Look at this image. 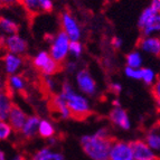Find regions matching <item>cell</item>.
Instances as JSON below:
<instances>
[{"label": "cell", "instance_id": "603a6c76", "mask_svg": "<svg viewBox=\"0 0 160 160\" xmlns=\"http://www.w3.org/2000/svg\"><path fill=\"white\" fill-rule=\"evenodd\" d=\"M38 134H39L42 138L49 139L52 137L55 136V127L51 121L43 119L40 120L39 123V128H38Z\"/></svg>", "mask_w": 160, "mask_h": 160}, {"label": "cell", "instance_id": "d590c367", "mask_svg": "<svg viewBox=\"0 0 160 160\" xmlns=\"http://www.w3.org/2000/svg\"><path fill=\"white\" fill-rule=\"evenodd\" d=\"M111 44L114 48H120L122 46V39L120 37H114L111 40Z\"/></svg>", "mask_w": 160, "mask_h": 160}, {"label": "cell", "instance_id": "d6a6232c", "mask_svg": "<svg viewBox=\"0 0 160 160\" xmlns=\"http://www.w3.org/2000/svg\"><path fill=\"white\" fill-rule=\"evenodd\" d=\"M0 2L3 7H12L17 3H20V0H0Z\"/></svg>", "mask_w": 160, "mask_h": 160}, {"label": "cell", "instance_id": "3957f363", "mask_svg": "<svg viewBox=\"0 0 160 160\" xmlns=\"http://www.w3.org/2000/svg\"><path fill=\"white\" fill-rule=\"evenodd\" d=\"M69 44H71L69 37L66 35V32L61 30L54 37H52L49 54L56 62L62 63L69 54Z\"/></svg>", "mask_w": 160, "mask_h": 160}, {"label": "cell", "instance_id": "9a60e30c", "mask_svg": "<svg viewBox=\"0 0 160 160\" xmlns=\"http://www.w3.org/2000/svg\"><path fill=\"white\" fill-rule=\"evenodd\" d=\"M27 118L28 117L26 115V113L22 108H19L18 105H13L10 111V114H9L8 122L11 124L13 130L20 131L24 127L25 122H26Z\"/></svg>", "mask_w": 160, "mask_h": 160}, {"label": "cell", "instance_id": "4dcf8cb0", "mask_svg": "<svg viewBox=\"0 0 160 160\" xmlns=\"http://www.w3.org/2000/svg\"><path fill=\"white\" fill-rule=\"evenodd\" d=\"M44 83H45L46 88L49 90V91L53 92L56 88V83H55V80H54L52 76H48V75H45V78H44Z\"/></svg>", "mask_w": 160, "mask_h": 160}, {"label": "cell", "instance_id": "e575fe53", "mask_svg": "<svg viewBox=\"0 0 160 160\" xmlns=\"http://www.w3.org/2000/svg\"><path fill=\"white\" fill-rule=\"evenodd\" d=\"M66 71L68 73H74L78 71V64L75 62H68L66 64Z\"/></svg>", "mask_w": 160, "mask_h": 160}, {"label": "cell", "instance_id": "d6986e66", "mask_svg": "<svg viewBox=\"0 0 160 160\" xmlns=\"http://www.w3.org/2000/svg\"><path fill=\"white\" fill-rule=\"evenodd\" d=\"M0 29H1V32H2V36L18 34L19 25L13 19L2 16L1 19H0Z\"/></svg>", "mask_w": 160, "mask_h": 160}, {"label": "cell", "instance_id": "4316f807", "mask_svg": "<svg viewBox=\"0 0 160 160\" xmlns=\"http://www.w3.org/2000/svg\"><path fill=\"white\" fill-rule=\"evenodd\" d=\"M142 81L147 85H152L156 82V73L153 69L148 67H142Z\"/></svg>", "mask_w": 160, "mask_h": 160}, {"label": "cell", "instance_id": "6da1fadb", "mask_svg": "<svg viewBox=\"0 0 160 160\" xmlns=\"http://www.w3.org/2000/svg\"><path fill=\"white\" fill-rule=\"evenodd\" d=\"M111 139H103L94 134H88L81 138L83 151L92 160H110V151L112 147Z\"/></svg>", "mask_w": 160, "mask_h": 160}, {"label": "cell", "instance_id": "8fae6325", "mask_svg": "<svg viewBox=\"0 0 160 160\" xmlns=\"http://www.w3.org/2000/svg\"><path fill=\"white\" fill-rule=\"evenodd\" d=\"M109 119L112 122V124L122 130H129L131 128V122L128 117V113L126 112V110L122 109V107L113 108L110 111Z\"/></svg>", "mask_w": 160, "mask_h": 160}, {"label": "cell", "instance_id": "ab89813d", "mask_svg": "<svg viewBox=\"0 0 160 160\" xmlns=\"http://www.w3.org/2000/svg\"><path fill=\"white\" fill-rule=\"evenodd\" d=\"M112 103H113V107H121V104H120V102H119V100H114Z\"/></svg>", "mask_w": 160, "mask_h": 160}, {"label": "cell", "instance_id": "2e32d148", "mask_svg": "<svg viewBox=\"0 0 160 160\" xmlns=\"http://www.w3.org/2000/svg\"><path fill=\"white\" fill-rule=\"evenodd\" d=\"M40 119L37 115H30L27 118L26 122H25L24 127L20 130L22 134L27 139H32L38 133V128H39Z\"/></svg>", "mask_w": 160, "mask_h": 160}, {"label": "cell", "instance_id": "60d3db41", "mask_svg": "<svg viewBox=\"0 0 160 160\" xmlns=\"http://www.w3.org/2000/svg\"><path fill=\"white\" fill-rule=\"evenodd\" d=\"M0 160H6V155L3 151L0 152Z\"/></svg>", "mask_w": 160, "mask_h": 160}, {"label": "cell", "instance_id": "52a82bcc", "mask_svg": "<svg viewBox=\"0 0 160 160\" xmlns=\"http://www.w3.org/2000/svg\"><path fill=\"white\" fill-rule=\"evenodd\" d=\"M1 44L6 48L8 53L22 55L27 51V42L19 34L9 35V36H2L1 37Z\"/></svg>", "mask_w": 160, "mask_h": 160}, {"label": "cell", "instance_id": "f35d334b", "mask_svg": "<svg viewBox=\"0 0 160 160\" xmlns=\"http://www.w3.org/2000/svg\"><path fill=\"white\" fill-rule=\"evenodd\" d=\"M56 141H57V140H56V138H55V136L48 139V143L51 144V146H54V144L56 143Z\"/></svg>", "mask_w": 160, "mask_h": 160}, {"label": "cell", "instance_id": "9c48e42d", "mask_svg": "<svg viewBox=\"0 0 160 160\" xmlns=\"http://www.w3.org/2000/svg\"><path fill=\"white\" fill-rule=\"evenodd\" d=\"M20 5L32 15L51 12L54 9L53 0H20Z\"/></svg>", "mask_w": 160, "mask_h": 160}, {"label": "cell", "instance_id": "836d02e7", "mask_svg": "<svg viewBox=\"0 0 160 160\" xmlns=\"http://www.w3.org/2000/svg\"><path fill=\"white\" fill-rule=\"evenodd\" d=\"M110 88H111V91H112L113 93L119 94L121 91H122V85H121L120 83L114 82V83H112V84H111V86H110Z\"/></svg>", "mask_w": 160, "mask_h": 160}, {"label": "cell", "instance_id": "44dd1931", "mask_svg": "<svg viewBox=\"0 0 160 160\" xmlns=\"http://www.w3.org/2000/svg\"><path fill=\"white\" fill-rule=\"evenodd\" d=\"M7 86L9 90L15 92H22L25 91L26 88V81L22 76L18 74H12L9 75V78H7Z\"/></svg>", "mask_w": 160, "mask_h": 160}, {"label": "cell", "instance_id": "8d00e7d4", "mask_svg": "<svg viewBox=\"0 0 160 160\" xmlns=\"http://www.w3.org/2000/svg\"><path fill=\"white\" fill-rule=\"evenodd\" d=\"M150 6L160 12V0H150Z\"/></svg>", "mask_w": 160, "mask_h": 160}, {"label": "cell", "instance_id": "ffe728a7", "mask_svg": "<svg viewBox=\"0 0 160 160\" xmlns=\"http://www.w3.org/2000/svg\"><path fill=\"white\" fill-rule=\"evenodd\" d=\"M13 104L11 103V100L6 93H1L0 95V120L8 121L9 114L12 109Z\"/></svg>", "mask_w": 160, "mask_h": 160}, {"label": "cell", "instance_id": "4fadbf2b", "mask_svg": "<svg viewBox=\"0 0 160 160\" xmlns=\"http://www.w3.org/2000/svg\"><path fill=\"white\" fill-rule=\"evenodd\" d=\"M52 104H53V109L57 112V114L62 118V119H69L71 117H73L72 111L68 108V104H67L66 99L64 98V95L62 93L56 94V95L53 96L52 99Z\"/></svg>", "mask_w": 160, "mask_h": 160}, {"label": "cell", "instance_id": "277c9868", "mask_svg": "<svg viewBox=\"0 0 160 160\" xmlns=\"http://www.w3.org/2000/svg\"><path fill=\"white\" fill-rule=\"evenodd\" d=\"M32 64L36 68H38L44 75L52 76L55 73L58 72L59 64L58 62L52 57V55L46 51H40L32 59Z\"/></svg>", "mask_w": 160, "mask_h": 160}, {"label": "cell", "instance_id": "ac0fdd59", "mask_svg": "<svg viewBox=\"0 0 160 160\" xmlns=\"http://www.w3.org/2000/svg\"><path fill=\"white\" fill-rule=\"evenodd\" d=\"M32 160H64V156L61 152H55L51 148H42L35 152Z\"/></svg>", "mask_w": 160, "mask_h": 160}, {"label": "cell", "instance_id": "7a4b0ae2", "mask_svg": "<svg viewBox=\"0 0 160 160\" xmlns=\"http://www.w3.org/2000/svg\"><path fill=\"white\" fill-rule=\"evenodd\" d=\"M64 98L66 99L68 108L72 111L73 117L84 118L91 112V103L83 93L75 92L72 84L68 82H64L62 85V92Z\"/></svg>", "mask_w": 160, "mask_h": 160}, {"label": "cell", "instance_id": "5b68a950", "mask_svg": "<svg viewBox=\"0 0 160 160\" xmlns=\"http://www.w3.org/2000/svg\"><path fill=\"white\" fill-rule=\"evenodd\" d=\"M62 30L66 32L71 40H80L82 37V29L76 19L68 11H64L61 16Z\"/></svg>", "mask_w": 160, "mask_h": 160}, {"label": "cell", "instance_id": "f546056e", "mask_svg": "<svg viewBox=\"0 0 160 160\" xmlns=\"http://www.w3.org/2000/svg\"><path fill=\"white\" fill-rule=\"evenodd\" d=\"M152 95L155 98V100L160 104V78L156 80V82L152 84Z\"/></svg>", "mask_w": 160, "mask_h": 160}, {"label": "cell", "instance_id": "e0dca14e", "mask_svg": "<svg viewBox=\"0 0 160 160\" xmlns=\"http://www.w3.org/2000/svg\"><path fill=\"white\" fill-rule=\"evenodd\" d=\"M143 36H159L160 35V12L155 13L140 28Z\"/></svg>", "mask_w": 160, "mask_h": 160}, {"label": "cell", "instance_id": "83f0119b", "mask_svg": "<svg viewBox=\"0 0 160 160\" xmlns=\"http://www.w3.org/2000/svg\"><path fill=\"white\" fill-rule=\"evenodd\" d=\"M83 53V45L80 40H71L69 44V54L73 57H80Z\"/></svg>", "mask_w": 160, "mask_h": 160}, {"label": "cell", "instance_id": "8992f818", "mask_svg": "<svg viewBox=\"0 0 160 160\" xmlns=\"http://www.w3.org/2000/svg\"><path fill=\"white\" fill-rule=\"evenodd\" d=\"M76 85L81 93L92 96L98 92V85L88 69H81L76 74Z\"/></svg>", "mask_w": 160, "mask_h": 160}, {"label": "cell", "instance_id": "484cf974", "mask_svg": "<svg viewBox=\"0 0 160 160\" xmlns=\"http://www.w3.org/2000/svg\"><path fill=\"white\" fill-rule=\"evenodd\" d=\"M13 128L8 121H1L0 122V139L1 140H7L12 133Z\"/></svg>", "mask_w": 160, "mask_h": 160}, {"label": "cell", "instance_id": "74e56055", "mask_svg": "<svg viewBox=\"0 0 160 160\" xmlns=\"http://www.w3.org/2000/svg\"><path fill=\"white\" fill-rule=\"evenodd\" d=\"M9 160H25L24 156L22 155H15L13 157H11Z\"/></svg>", "mask_w": 160, "mask_h": 160}, {"label": "cell", "instance_id": "f1b7e54d", "mask_svg": "<svg viewBox=\"0 0 160 160\" xmlns=\"http://www.w3.org/2000/svg\"><path fill=\"white\" fill-rule=\"evenodd\" d=\"M124 73L128 78H132V80H142V67L136 68V67L127 66Z\"/></svg>", "mask_w": 160, "mask_h": 160}, {"label": "cell", "instance_id": "ba28073f", "mask_svg": "<svg viewBox=\"0 0 160 160\" xmlns=\"http://www.w3.org/2000/svg\"><path fill=\"white\" fill-rule=\"evenodd\" d=\"M110 160H134L131 142H113L110 151Z\"/></svg>", "mask_w": 160, "mask_h": 160}, {"label": "cell", "instance_id": "b9f144b4", "mask_svg": "<svg viewBox=\"0 0 160 160\" xmlns=\"http://www.w3.org/2000/svg\"><path fill=\"white\" fill-rule=\"evenodd\" d=\"M158 118H159V122H160V104H159V109H158Z\"/></svg>", "mask_w": 160, "mask_h": 160}, {"label": "cell", "instance_id": "7bdbcfd3", "mask_svg": "<svg viewBox=\"0 0 160 160\" xmlns=\"http://www.w3.org/2000/svg\"><path fill=\"white\" fill-rule=\"evenodd\" d=\"M153 160H160V159H157V158H155V159H153Z\"/></svg>", "mask_w": 160, "mask_h": 160}, {"label": "cell", "instance_id": "5bb4252c", "mask_svg": "<svg viewBox=\"0 0 160 160\" xmlns=\"http://www.w3.org/2000/svg\"><path fill=\"white\" fill-rule=\"evenodd\" d=\"M22 66V58L20 55L12 53H7L3 56V67H5V72L8 75L17 74L20 67Z\"/></svg>", "mask_w": 160, "mask_h": 160}, {"label": "cell", "instance_id": "d4e9b609", "mask_svg": "<svg viewBox=\"0 0 160 160\" xmlns=\"http://www.w3.org/2000/svg\"><path fill=\"white\" fill-rule=\"evenodd\" d=\"M127 65L130 67L140 68L142 65V56L139 52H131L127 55Z\"/></svg>", "mask_w": 160, "mask_h": 160}, {"label": "cell", "instance_id": "7402d4cb", "mask_svg": "<svg viewBox=\"0 0 160 160\" xmlns=\"http://www.w3.org/2000/svg\"><path fill=\"white\" fill-rule=\"evenodd\" d=\"M146 142L153 151L160 152V129H151L146 134Z\"/></svg>", "mask_w": 160, "mask_h": 160}, {"label": "cell", "instance_id": "cb8c5ba5", "mask_svg": "<svg viewBox=\"0 0 160 160\" xmlns=\"http://www.w3.org/2000/svg\"><path fill=\"white\" fill-rule=\"evenodd\" d=\"M157 12H159V11H157L156 9H153L150 5L148 6V7H146V8L141 11V13H140V16H139V18H138V27L139 28H141V27L143 26V25Z\"/></svg>", "mask_w": 160, "mask_h": 160}, {"label": "cell", "instance_id": "1f68e13d", "mask_svg": "<svg viewBox=\"0 0 160 160\" xmlns=\"http://www.w3.org/2000/svg\"><path fill=\"white\" fill-rule=\"evenodd\" d=\"M95 134L100 138L103 139H110V131L108 128H100L99 130L96 131Z\"/></svg>", "mask_w": 160, "mask_h": 160}, {"label": "cell", "instance_id": "30bf717a", "mask_svg": "<svg viewBox=\"0 0 160 160\" xmlns=\"http://www.w3.org/2000/svg\"><path fill=\"white\" fill-rule=\"evenodd\" d=\"M131 146L134 160H153L156 158L155 151L149 147L146 140H134L131 142Z\"/></svg>", "mask_w": 160, "mask_h": 160}, {"label": "cell", "instance_id": "7c38bea8", "mask_svg": "<svg viewBox=\"0 0 160 160\" xmlns=\"http://www.w3.org/2000/svg\"><path fill=\"white\" fill-rule=\"evenodd\" d=\"M139 48L144 53L160 56V37L159 36H143L139 42Z\"/></svg>", "mask_w": 160, "mask_h": 160}]
</instances>
